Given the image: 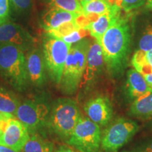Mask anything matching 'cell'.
Masks as SVG:
<instances>
[{"label": "cell", "mask_w": 152, "mask_h": 152, "mask_svg": "<svg viewBox=\"0 0 152 152\" xmlns=\"http://www.w3.org/2000/svg\"><path fill=\"white\" fill-rule=\"evenodd\" d=\"M149 126H150V128L152 129V120L151 121V122L149 123Z\"/></svg>", "instance_id": "34"}, {"label": "cell", "mask_w": 152, "mask_h": 152, "mask_svg": "<svg viewBox=\"0 0 152 152\" xmlns=\"http://www.w3.org/2000/svg\"><path fill=\"white\" fill-rule=\"evenodd\" d=\"M100 126L88 118L82 116L76 125L67 143L80 152H98L101 148Z\"/></svg>", "instance_id": "6"}, {"label": "cell", "mask_w": 152, "mask_h": 152, "mask_svg": "<svg viewBox=\"0 0 152 152\" xmlns=\"http://www.w3.org/2000/svg\"><path fill=\"white\" fill-rule=\"evenodd\" d=\"M104 66L101 45L94 39L91 41L87 56L86 66L82 79V85H90L99 77Z\"/></svg>", "instance_id": "13"}, {"label": "cell", "mask_w": 152, "mask_h": 152, "mask_svg": "<svg viewBox=\"0 0 152 152\" xmlns=\"http://www.w3.org/2000/svg\"><path fill=\"white\" fill-rule=\"evenodd\" d=\"M131 152H152V137L133 148Z\"/></svg>", "instance_id": "27"}, {"label": "cell", "mask_w": 152, "mask_h": 152, "mask_svg": "<svg viewBox=\"0 0 152 152\" xmlns=\"http://www.w3.org/2000/svg\"><path fill=\"white\" fill-rule=\"evenodd\" d=\"M50 2L52 7H58L75 14H83V7L79 0H50Z\"/></svg>", "instance_id": "22"}, {"label": "cell", "mask_w": 152, "mask_h": 152, "mask_svg": "<svg viewBox=\"0 0 152 152\" xmlns=\"http://www.w3.org/2000/svg\"><path fill=\"white\" fill-rule=\"evenodd\" d=\"M71 45L47 34L42 43L45 67L50 79L59 85Z\"/></svg>", "instance_id": "5"}, {"label": "cell", "mask_w": 152, "mask_h": 152, "mask_svg": "<svg viewBox=\"0 0 152 152\" xmlns=\"http://www.w3.org/2000/svg\"><path fill=\"white\" fill-rule=\"evenodd\" d=\"M145 9L147 10L152 11V0H147L145 2Z\"/></svg>", "instance_id": "31"}, {"label": "cell", "mask_w": 152, "mask_h": 152, "mask_svg": "<svg viewBox=\"0 0 152 152\" xmlns=\"http://www.w3.org/2000/svg\"><path fill=\"white\" fill-rule=\"evenodd\" d=\"M104 1H109V2H111V0H104Z\"/></svg>", "instance_id": "35"}, {"label": "cell", "mask_w": 152, "mask_h": 152, "mask_svg": "<svg viewBox=\"0 0 152 152\" xmlns=\"http://www.w3.org/2000/svg\"><path fill=\"white\" fill-rule=\"evenodd\" d=\"M131 28L128 17L121 16L104 34L99 45L104 65L110 75L119 77L127 66L130 54Z\"/></svg>", "instance_id": "1"}, {"label": "cell", "mask_w": 152, "mask_h": 152, "mask_svg": "<svg viewBox=\"0 0 152 152\" xmlns=\"http://www.w3.org/2000/svg\"><path fill=\"white\" fill-rule=\"evenodd\" d=\"M90 40L83 39L71 45L66 58L59 86L63 93L73 94L83 79Z\"/></svg>", "instance_id": "3"}, {"label": "cell", "mask_w": 152, "mask_h": 152, "mask_svg": "<svg viewBox=\"0 0 152 152\" xmlns=\"http://www.w3.org/2000/svg\"><path fill=\"white\" fill-rule=\"evenodd\" d=\"M29 138L30 133L26 126L19 120L12 118L4 132L0 135V145L20 152Z\"/></svg>", "instance_id": "9"}, {"label": "cell", "mask_w": 152, "mask_h": 152, "mask_svg": "<svg viewBox=\"0 0 152 152\" xmlns=\"http://www.w3.org/2000/svg\"><path fill=\"white\" fill-rule=\"evenodd\" d=\"M144 79H145L146 82L147 83V84L152 89V73L147 74V75H143Z\"/></svg>", "instance_id": "30"}, {"label": "cell", "mask_w": 152, "mask_h": 152, "mask_svg": "<svg viewBox=\"0 0 152 152\" xmlns=\"http://www.w3.org/2000/svg\"><path fill=\"white\" fill-rule=\"evenodd\" d=\"M9 18V0H0V25L7 22Z\"/></svg>", "instance_id": "26"}, {"label": "cell", "mask_w": 152, "mask_h": 152, "mask_svg": "<svg viewBox=\"0 0 152 152\" xmlns=\"http://www.w3.org/2000/svg\"><path fill=\"white\" fill-rule=\"evenodd\" d=\"M54 152H80L74 149L71 146H67V145H61L59 147H58L56 149L54 150Z\"/></svg>", "instance_id": "29"}, {"label": "cell", "mask_w": 152, "mask_h": 152, "mask_svg": "<svg viewBox=\"0 0 152 152\" xmlns=\"http://www.w3.org/2000/svg\"><path fill=\"white\" fill-rule=\"evenodd\" d=\"M26 64L29 83L37 87H43L47 82L46 67L40 49H32L26 57Z\"/></svg>", "instance_id": "12"}, {"label": "cell", "mask_w": 152, "mask_h": 152, "mask_svg": "<svg viewBox=\"0 0 152 152\" xmlns=\"http://www.w3.org/2000/svg\"><path fill=\"white\" fill-rule=\"evenodd\" d=\"M78 15L58 7H51L42 18V26L47 32L50 31L67 23L75 21Z\"/></svg>", "instance_id": "15"}, {"label": "cell", "mask_w": 152, "mask_h": 152, "mask_svg": "<svg viewBox=\"0 0 152 152\" xmlns=\"http://www.w3.org/2000/svg\"><path fill=\"white\" fill-rule=\"evenodd\" d=\"M137 123L132 120L120 118L104 130L101 148L105 152H116L137 132Z\"/></svg>", "instance_id": "8"}, {"label": "cell", "mask_w": 152, "mask_h": 152, "mask_svg": "<svg viewBox=\"0 0 152 152\" xmlns=\"http://www.w3.org/2000/svg\"><path fill=\"white\" fill-rule=\"evenodd\" d=\"M82 118L75 100L60 98L53 103L47 123L49 130L63 140H68Z\"/></svg>", "instance_id": "4"}, {"label": "cell", "mask_w": 152, "mask_h": 152, "mask_svg": "<svg viewBox=\"0 0 152 152\" xmlns=\"http://www.w3.org/2000/svg\"><path fill=\"white\" fill-rule=\"evenodd\" d=\"M0 152H16V151L9 149L8 147H6L4 146L0 145Z\"/></svg>", "instance_id": "32"}, {"label": "cell", "mask_w": 152, "mask_h": 152, "mask_svg": "<svg viewBox=\"0 0 152 152\" xmlns=\"http://www.w3.org/2000/svg\"><path fill=\"white\" fill-rule=\"evenodd\" d=\"M147 0H116L115 3L126 12L137 9L146 2Z\"/></svg>", "instance_id": "24"}, {"label": "cell", "mask_w": 152, "mask_h": 152, "mask_svg": "<svg viewBox=\"0 0 152 152\" xmlns=\"http://www.w3.org/2000/svg\"><path fill=\"white\" fill-rule=\"evenodd\" d=\"M79 1H80V2L81 4H83L86 3V2H88V1H92V0H79Z\"/></svg>", "instance_id": "33"}, {"label": "cell", "mask_w": 152, "mask_h": 152, "mask_svg": "<svg viewBox=\"0 0 152 152\" xmlns=\"http://www.w3.org/2000/svg\"><path fill=\"white\" fill-rule=\"evenodd\" d=\"M113 3L104 0H92L81 4L83 14L89 16H99L109 12Z\"/></svg>", "instance_id": "21"}, {"label": "cell", "mask_w": 152, "mask_h": 152, "mask_svg": "<svg viewBox=\"0 0 152 152\" xmlns=\"http://www.w3.org/2000/svg\"><path fill=\"white\" fill-rule=\"evenodd\" d=\"M0 72L15 90H26L29 82L24 51L13 44H0Z\"/></svg>", "instance_id": "2"}, {"label": "cell", "mask_w": 152, "mask_h": 152, "mask_svg": "<svg viewBox=\"0 0 152 152\" xmlns=\"http://www.w3.org/2000/svg\"><path fill=\"white\" fill-rule=\"evenodd\" d=\"M126 90L128 96L133 101L152 92V89L148 85L144 76L134 68L127 72Z\"/></svg>", "instance_id": "16"}, {"label": "cell", "mask_w": 152, "mask_h": 152, "mask_svg": "<svg viewBox=\"0 0 152 152\" xmlns=\"http://www.w3.org/2000/svg\"><path fill=\"white\" fill-rule=\"evenodd\" d=\"M20 102L14 93L0 87V113L16 115Z\"/></svg>", "instance_id": "20"}, {"label": "cell", "mask_w": 152, "mask_h": 152, "mask_svg": "<svg viewBox=\"0 0 152 152\" xmlns=\"http://www.w3.org/2000/svg\"><path fill=\"white\" fill-rule=\"evenodd\" d=\"M23 152H54V144L38 133L30 135L29 140L25 144Z\"/></svg>", "instance_id": "18"}, {"label": "cell", "mask_w": 152, "mask_h": 152, "mask_svg": "<svg viewBox=\"0 0 152 152\" xmlns=\"http://www.w3.org/2000/svg\"><path fill=\"white\" fill-rule=\"evenodd\" d=\"M34 42L33 36L18 24L6 22L0 25V44H13L26 51L33 46Z\"/></svg>", "instance_id": "11"}, {"label": "cell", "mask_w": 152, "mask_h": 152, "mask_svg": "<svg viewBox=\"0 0 152 152\" xmlns=\"http://www.w3.org/2000/svg\"><path fill=\"white\" fill-rule=\"evenodd\" d=\"M84 110L88 118L102 127L109 125L113 116V107L107 96H99L88 100Z\"/></svg>", "instance_id": "10"}, {"label": "cell", "mask_w": 152, "mask_h": 152, "mask_svg": "<svg viewBox=\"0 0 152 152\" xmlns=\"http://www.w3.org/2000/svg\"><path fill=\"white\" fill-rule=\"evenodd\" d=\"M50 106L41 98L28 99L20 104L16 116L28 129L30 134L47 126Z\"/></svg>", "instance_id": "7"}, {"label": "cell", "mask_w": 152, "mask_h": 152, "mask_svg": "<svg viewBox=\"0 0 152 152\" xmlns=\"http://www.w3.org/2000/svg\"><path fill=\"white\" fill-rule=\"evenodd\" d=\"M129 113L131 116L142 119L152 118V92L144 94L133 101Z\"/></svg>", "instance_id": "17"}, {"label": "cell", "mask_w": 152, "mask_h": 152, "mask_svg": "<svg viewBox=\"0 0 152 152\" xmlns=\"http://www.w3.org/2000/svg\"><path fill=\"white\" fill-rule=\"evenodd\" d=\"M14 118V115L0 113V135L4 132L10 120Z\"/></svg>", "instance_id": "28"}, {"label": "cell", "mask_w": 152, "mask_h": 152, "mask_svg": "<svg viewBox=\"0 0 152 152\" xmlns=\"http://www.w3.org/2000/svg\"><path fill=\"white\" fill-rule=\"evenodd\" d=\"M152 49V25H149L144 30L140 42L139 50L147 52Z\"/></svg>", "instance_id": "23"}, {"label": "cell", "mask_w": 152, "mask_h": 152, "mask_svg": "<svg viewBox=\"0 0 152 152\" xmlns=\"http://www.w3.org/2000/svg\"><path fill=\"white\" fill-rule=\"evenodd\" d=\"M121 9L116 3L112 4L109 12L96 17L87 27L90 35L99 44L104 34L121 15Z\"/></svg>", "instance_id": "14"}, {"label": "cell", "mask_w": 152, "mask_h": 152, "mask_svg": "<svg viewBox=\"0 0 152 152\" xmlns=\"http://www.w3.org/2000/svg\"><path fill=\"white\" fill-rule=\"evenodd\" d=\"M14 10L18 13L27 12L31 7L32 0H9Z\"/></svg>", "instance_id": "25"}, {"label": "cell", "mask_w": 152, "mask_h": 152, "mask_svg": "<svg viewBox=\"0 0 152 152\" xmlns=\"http://www.w3.org/2000/svg\"><path fill=\"white\" fill-rule=\"evenodd\" d=\"M134 69L142 75L152 73V49L147 52L138 50L131 60Z\"/></svg>", "instance_id": "19"}]
</instances>
